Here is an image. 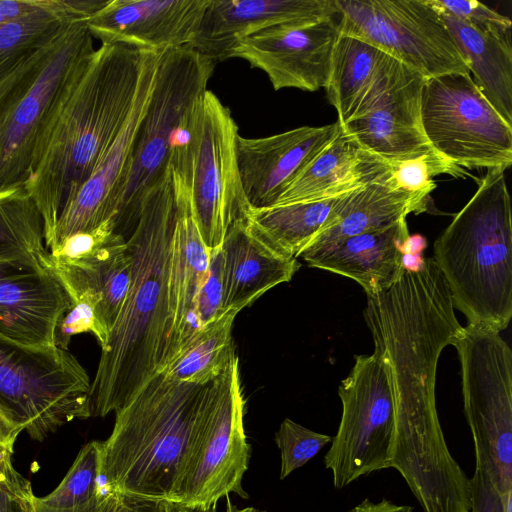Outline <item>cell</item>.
Wrapping results in <instances>:
<instances>
[{
    "label": "cell",
    "mask_w": 512,
    "mask_h": 512,
    "mask_svg": "<svg viewBox=\"0 0 512 512\" xmlns=\"http://www.w3.org/2000/svg\"><path fill=\"white\" fill-rule=\"evenodd\" d=\"M71 306L50 268L0 267V336L32 348L56 347V328Z\"/></svg>",
    "instance_id": "ffe728a7"
},
{
    "label": "cell",
    "mask_w": 512,
    "mask_h": 512,
    "mask_svg": "<svg viewBox=\"0 0 512 512\" xmlns=\"http://www.w3.org/2000/svg\"><path fill=\"white\" fill-rule=\"evenodd\" d=\"M122 496L101 486L95 497L75 512H116Z\"/></svg>",
    "instance_id": "ee69618b"
},
{
    "label": "cell",
    "mask_w": 512,
    "mask_h": 512,
    "mask_svg": "<svg viewBox=\"0 0 512 512\" xmlns=\"http://www.w3.org/2000/svg\"><path fill=\"white\" fill-rule=\"evenodd\" d=\"M95 50L86 18L72 19L0 80V189L23 186L47 127Z\"/></svg>",
    "instance_id": "8992f818"
},
{
    "label": "cell",
    "mask_w": 512,
    "mask_h": 512,
    "mask_svg": "<svg viewBox=\"0 0 512 512\" xmlns=\"http://www.w3.org/2000/svg\"><path fill=\"white\" fill-rule=\"evenodd\" d=\"M342 415L324 457L333 485L341 489L358 478L391 468L395 448L392 392L380 358L356 355L338 388Z\"/></svg>",
    "instance_id": "5bb4252c"
},
{
    "label": "cell",
    "mask_w": 512,
    "mask_h": 512,
    "mask_svg": "<svg viewBox=\"0 0 512 512\" xmlns=\"http://www.w3.org/2000/svg\"><path fill=\"white\" fill-rule=\"evenodd\" d=\"M340 32L337 17L273 26L240 40L227 59L240 58L268 77L275 91L325 88Z\"/></svg>",
    "instance_id": "2e32d148"
},
{
    "label": "cell",
    "mask_w": 512,
    "mask_h": 512,
    "mask_svg": "<svg viewBox=\"0 0 512 512\" xmlns=\"http://www.w3.org/2000/svg\"><path fill=\"white\" fill-rule=\"evenodd\" d=\"M420 120L432 149L459 167L506 170L512 164V125L470 73L425 78Z\"/></svg>",
    "instance_id": "7c38bea8"
},
{
    "label": "cell",
    "mask_w": 512,
    "mask_h": 512,
    "mask_svg": "<svg viewBox=\"0 0 512 512\" xmlns=\"http://www.w3.org/2000/svg\"><path fill=\"white\" fill-rule=\"evenodd\" d=\"M118 234L116 219L111 218L95 229L77 232L66 237L48 252L51 256L61 260L86 259L108 245Z\"/></svg>",
    "instance_id": "ab89813d"
},
{
    "label": "cell",
    "mask_w": 512,
    "mask_h": 512,
    "mask_svg": "<svg viewBox=\"0 0 512 512\" xmlns=\"http://www.w3.org/2000/svg\"><path fill=\"white\" fill-rule=\"evenodd\" d=\"M348 512H413V508L408 505L396 504L385 498L378 502L366 498Z\"/></svg>",
    "instance_id": "f6af8a7d"
},
{
    "label": "cell",
    "mask_w": 512,
    "mask_h": 512,
    "mask_svg": "<svg viewBox=\"0 0 512 512\" xmlns=\"http://www.w3.org/2000/svg\"><path fill=\"white\" fill-rule=\"evenodd\" d=\"M424 81L402 64L395 81L367 111L340 125L342 133L388 163L433 152L420 120Z\"/></svg>",
    "instance_id": "d6986e66"
},
{
    "label": "cell",
    "mask_w": 512,
    "mask_h": 512,
    "mask_svg": "<svg viewBox=\"0 0 512 512\" xmlns=\"http://www.w3.org/2000/svg\"><path fill=\"white\" fill-rule=\"evenodd\" d=\"M220 248L224 312L238 313L271 288L289 282L300 267L297 258L277 252L253 233L245 218L229 227Z\"/></svg>",
    "instance_id": "cb8c5ba5"
},
{
    "label": "cell",
    "mask_w": 512,
    "mask_h": 512,
    "mask_svg": "<svg viewBox=\"0 0 512 512\" xmlns=\"http://www.w3.org/2000/svg\"><path fill=\"white\" fill-rule=\"evenodd\" d=\"M340 34L363 40L425 78L469 73L430 0H335Z\"/></svg>",
    "instance_id": "4fadbf2b"
},
{
    "label": "cell",
    "mask_w": 512,
    "mask_h": 512,
    "mask_svg": "<svg viewBox=\"0 0 512 512\" xmlns=\"http://www.w3.org/2000/svg\"><path fill=\"white\" fill-rule=\"evenodd\" d=\"M210 382H178L160 372L144 384L115 412L101 441L100 484L124 497L171 502Z\"/></svg>",
    "instance_id": "277c9868"
},
{
    "label": "cell",
    "mask_w": 512,
    "mask_h": 512,
    "mask_svg": "<svg viewBox=\"0 0 512 512\" xmlns=\"http://www.w3.org/2000/svg\"><path fill=\"white\" fill-rule=\"evenodd\" d=\"M49 268L70 299L85 293L98 299L97 317L110 336L131 281L132 258L126 237L118 234L96 254L82 260H61L49 254Z\"/></svg>",
    "instance_id": "4316f807"
},
{
    "label": "cell",
    "mask_w": 512,
    "mask_h": 512,
    "mask_svg": "<svg viewBox=\"0 0 512 512\" xmlns=\"http://www.w3.org/2000/svg\"><path fill=\"white\" fill-rule=\"evenodd\" d=\"M155 503L122 496L116 512H153Z\"/></svg>",
    "instance_id": "bcb514c9"
},
{
    "label": "cell",
    "mask_w": 512,
    "mask_h": 512,
    "mask_svg": "<svg viewBox=\"0 0 512 512\" xmlns=\"http://www.w3.org/2000/svg\"><path fill=\"white\" fill-rule=\"evenodd\" d=\"M390 164L389 180L393 186L426 199L435 188V176L448 174L457 178L469 175L464 168L453 164L435 151Z\"/></svg>",
    "instance_id": "e575fe53"
},
{
    "label": "cell",
    "mask_w": 512,
    "mask_h": 512,
    "mask_svg": "<svg viewBox=\"0 0 512 512\" xmlns=\"http://www.w3.org/2000/svg\"><path fill=\"white\" fill-rule=\"evenodd\" d=\"M337 16L335 0H210L190 47L217 61L264 29Z\"/></svg>",
    "instance_id": "44dd1931"
},
{
    "label": "cell",
    "mask_w": 512,
    "mask_h": 512,
    "mask_svg": "<svg viewBox=\"0 0 512 512\" xmlns=\"http://www.w3.org/2000/svg\"><path fill=\"white\" fill-rule=\"evenodd\" d=\"M338 121L324 126H301L282 133L237 140L240 179L250 208L276 204L280 195L312 160L339 135Z\"/></svg>",
    "instance_id": "ac0fdd59"
},
{
    "label": "cell",
    "mask_w": 512,
    "mask_h": 512,
    "mask_svg": "<svg viewBox=\"0 0 512 512\" xmlns=\"http://www.w3.org/2000/svg\"><path fill=\"white\" fill-rule=\"evenodd\" d=\"M23 431V427L0 405V489L21 500L33 493L30 482L12 464L14 445Z\"/></svg>",
    "instance_id": "f35d334b"
},
{
    "label": "cell",
    "mask_w": 512,
    "mask_h": 512,
    "mask_svg": "<svg viewBox=\"0 0 512 512\" xmlns=\"http://www.w3.org/2000/svg\"><path fill=\"white\" fill-rule=\"evenodd\" d=\"M331 440L329 435L312 431L285 418L275 433V443L281 455L280 479L304 466Z\"/></svg>",
    "instance_id": "d590c367"
},
{
    "label": "cell",
    "mask_w": 512,
    "mask_h": 512,
    "mask_svg": "<svg viewBox=\"0 0 512 512\" xmlns=\"http://www.w3.org/2000/svg\"><path fill=\"white\" fill-rule=\"evenodd\" d=\"M72 306L58 323L55 333V345L68 350L73 336L81 333H91L97 339L101 351L107 348L108 332L102 327L97 317L98 300L91 294L85 293L71 299Z\"/></svg>",
    "instance_id": "8d00e7d4"
},
{
    "label": "cell",
    "mask_w": 512,
    "mask_h": 512,
    "mask_svg": "<svg viewBox=\"0 0 512 512\" xmlns=\"http://www.w3.org/2000/svg\"><path fill=\"white\" fill-rule=\"evenodd\" d=\"M30 502H23L8 491L0 489V512H26Z\"/></svg>",
    "instance_id": "7dc6e473"
},
{
    "label": "cell",
    "mask_w": 512,
    "mask_h": 512,
    "mask_svg": "<svg viewBox=\"0 0 512 512\" xmlns=\"http://www.w3.org/2000/svg\"><path fill=\"white\" fill-rule=\"evenodd\" d=\"M238 137L230 109L207 89L192 111L188 140L170 156L169 166L185 187L191 216L209 249L220 247L229 227L250 208L239 174Z\"/></svg>",
    "instance_id": "52a82bcc"
},
{
    "label": "cell",
    "mask_w": 512,
    "mask_h": 512,
    "mask_svg": "<svg viewBox=\"0 0 512 512\" xmlns=\"http://www.w3.org/2000/svg\"><path fill=\"white\" fill-rule=\"evenodd\" d=\"M215 63L189 46L162 53L116 217L117 233L133 228L142 198L168 172L176 138L207 90Z\"/></svg>",
    "instance_id": "ba28073f"
},
{
    "label": "cell",
    "mask_w": 512,
    "mask_h": 512,
    "mask_svg": "<svg viewBox=\"0 0 512 512\" xmlns=\"http://www.w3.org/2000/svg\"><path fill=\"white\" fill-rule=\"evenodd\" d=\"M108 0H0V25L37 12H60L72 18H88Z\"/></svg>",
    "instance_id": "74e56055"
},
{
    "label": "cell",
    "mask_w": 512,
    "mask_h": 512,
    "mask_svg": "<svg viewBox=\"0 0 512 512\" xmlns=\"http://www.w3.org/2000/svg\"><path fill=\"white\" fill-rule=\"evenodd\" d=\"M390 170V163L363 150L340 131L333 142L295 176L275 205L339 197L386 177Z\"/></svg>",
    "instance_id": "484cf974"
},
{
    "label": "cell",
    "mask_w": 512,
    "mask_h": 512,
    "mask_svg": "<svg viewBox=\"0 0 512 512\" xmlns=\"http://www.w3.org/2000/svg\"><path fill=\"white\" fill-rule=\"evenodd\" d=\"M447 284L433 257L405 267L388 289L367 296L364 318L392 392V468L424 512H450L470 496V478L452 457L436 409L442 350L461 330Z\"/></svg>",
    "instance_id": "6da1fadb"
},
{
    "label": "cell",
    "mask_w": 512,
    "mask_h": 512,
    "mask_svg": "<svg viewBox=\"0 0 512 512\" xmlns=\"http://www.w3.org/2000/svg\"><path fill=\"white\" fill-rule=\"evenodd\" d=\"M101 441L85 444L59 485L48 495L33 496L26 512H75L100 490Z\"/></svg>",
    "instance_id": "d6a6232c"
},
{
    "label": "cell",
    "mask_w": 512,
    "mask_h": 512,
    "mask_svg": "<svg viewBox=\"0 0 512 512\" xmlns=\"http://www.w3.org/2000/svg\"><path fill=\"white\" fill-rule=\"evenodd\" d=\"M238 357L210 382L206 403L171 503L208 510L231 493L248 499L242 480L252 448L244 428Z\"/></svg>",
    "instance_id": "30bf717a"
},
{
    "label": "cell",
    "mask_w": 512,
    "mask_h": 512,
    "mask_svg": "<svg viewBox=\"0 0 512 512\" xmlns=\"http://www.w3.org/2000/svg\"><path fill=\"white\" fill-rule=\"evenodd\" d=\"M163 52L151 50L147 52L130 114L114 140L99 158L87 180L65 202L47 248L48 251L72 234L95 229L111 218L116 219L135 141L153 92Z\"/></svg>",
    "instance_id": "9a60e30c"
},
{
    "label": "cell",
    "mask_w": 512,
    "mask_h": 512,
    "mask_svg": "<svg viewBox=\"0 0 512 512\" xmlns=\"http://www.w3.org/2000/svg\"><path fill=\"white\" fill-rule=\"evenodd\" d=\"M408 241L404 218L300 257L310 267L353 279L371 296L388 289L399 278L405 268Z\"/></svg>",
    "instance_id": "603a6c76"
},
{
    "label": "cell",
    "mask_w": 512,
    "mask_h": 512,
    "mask_svg": "<svg viewBox=\"0 0 512 512\" xmlns=\"http://www.w3.org/2000/svg\"><path fill=\"white\" fill-rule=\"evenodd\" d=\"M72 18L60 12H37L0 25V80L48 43Z\"/></svg>",
    "instance_id": "836d02e7"
},
{
    "label": "cell",
    "mask_w": 512,
    "mask_h": 512,
    "mask_svg": "<svg viewBox=\"0 0 512 512\" xmlns=\"http://www.w3.org/2000/svg\"><path fill=\"white\" fill-rule=\"evenodd\" d=\"M171 177L177 213L169 266L171 331L167 363L202 329L196 308L199 294L209 275L210 264V249L203 242L193 221L185 187L172 170Z\"/></svg>",
    "instance_id": "7402d4cb"
},
{
    "label": "cell",
    "mask_w": 512,
    "mask_h": 512,
    "mask_svg": "<svg viewBox=\"0 0 512 512\" xmlns=\"http://www.w3.org/2000/svg\"><path fill=\"white\" fill-rule=\"evenodd\" d=\"M210 0H108L86 19L101 44L166 51L191 46Z\"/></svg>",
    "instance_id": "e0dca14e"
},
{
    "label": "cell",
    "mask_w": 512,
    "mask_h": 512,
    "mask_svg": "<svg viewBox=\"0 0 512 512\" xmlns=\"http://www.w3.org/2000/svg\"><path fill=\"white\" fill-rule=\"evenodd\" d=\"M349 195L314 202L249 208L245 221L251 231L271 248L285 256L297 258L318 233L335 222Z\"/></svg>",
    "instance_id": "f546056e"
},
{
    "label": "cell",
    "mask_w": 512,
    "mask_h": 512,
    "mask_svg": "<svg viewBox=\"0 0 512 512\" xmlns=\"http://www.w3.org/2000/svg\"><path fill=\"white\" fill-rule=\"evenodd\" d=\"M91 381L68 350L19 345L0 336V405L34 441L92 416Z\"/></svg>",
    "instance_id": "8fae6325"
},
{
    "label": "cell",
    "mask_w": 512,
    "mask_h": 512,
    "mask_svg": "<svg viewBox=\"0 0 512 512\" xmlns=\"http://www.w3.org/2000/svg\"><path fill=\"white\" fill-rule=\"evenodd\" d=\"M49 268L42 217L23 186L0 189V267Z\"/></svg>",
    "instance_id": "4dcf8cb0"
},
{
    "label": "cell",
    "mask_w": 512,
    "mask_h": 512,
    "mask_svg": "<svg viewBox=\"0 0 512 512\" xmlns=\"http://www.w3.org/2000/svg\"><path fill=\"white\" fill-rule=\"evenodd\" d=\"M148 51L101 44L47 127L23 184L42 217L46 248L65 202L129 116Z\"/></svg>",
    "instance_id": "3957f363"
},
{
    "label": "cell",
    "mask_w": 512,
    "mask_h": 512,
    "mask_svg": "<svg viewBox=\"0 0 512 512\" xmlns=\"http://www.w3.org/2000/svg\"><path fill=\"white\" fill-rule=\"evenodd\" d=\"M236 311H227L204 326L165 366L163 373L178 382L206 384L237 358L232 340Z\"/></svg>",
    "instance_id": "1f68e13d"
},
{
    "label": "cell",
    "mask_w": 512,
    "mask_h": 512,
    "mask_svg": "<svg viewBox=\"0 0 512 512\" xmlns=\"http://www.w3.org/2000/svg\"><path fill=\"white\" fill-rule=\"evenodd\" d=\"M452 345L460 361L476 470L499 493L512 494V351L500 332L474 325L462 326Z\"/></svg>",
    "instance_id": "9c48e42d"
},
{
    "label": "cell",
    "mask_w": 512,
    "mask_h": 512,
    "mask_svg": "<svg viewBox=\"0 0 512 512\" xmlns=\"http://www.w3.org/2000/svg\"><path fill=\"white\" fill-rule=\"evenodd\" d=\"M389 174L350 193L335 222L318 233L298 257L325 249L343 239L383 228L410 213L425 211L427 199L396 188L390 182Z\"/></svg>",
    "instance_id": "f1b7e54d"
},
{
    "label": "cell",
    "mask_w": 512,
    "mask_h": 512,
    "mask_svg": "<svg viewBox=\"0 0 512 512\" xmlns=\"http://www.w3.org/2000/svg\"><path fill=\"white\" fill-rule=\"evenodd\" d=\"M433 259L468 325L504 330L512 317L511 201L505 169H490L434 242Z\"/></svg>",
    "instance_id": "5b68a950"
},
{
    "label": "cell",
    "mask_w": 512,
    "mask_h": 512,
    "mask_svg": "<svg viewBox=\"0 0 512 512\" xmlns=\"http://www.w3.org/2000/svg\"><path fill=\"white\" fill-rule=\"evenodd\" d=\"M176 213L169 167L142 198L126 238L132 258L131 281L91 382L92 416L115 413L166 366L171 331L169 266Z\"/></svg>",
    "instance_id": "7a4b0ae2"
},
{
    "label": "cell",
    "mask_w": 512,
    "mask_h": 512,
    "mask_svg": "<svg viewBox=\"0 0 512 512\" xmlns=\"http://www.w3.org/2000/svg\"><path fill=\"white\" fill-rule=\"evenodd\" d=\"M402 63L377 47L339 34L325 91L340 125L367 111L397 78Z\"/></svg>",
    "instance_id": "d4e9b609"
},
{
    "label": "cell",
    "mask_w": 512,
    "mask_h": 512,
    "mask_svg": "<svg viewBox=\"0 0 512 512\" xmlns=\"http://www.w3.org/2000/svg\"><path fill=\"white\" fill-rule=\"evenodd\" d=\"M447 12L480 29L511 31V20L498 11L475 0H434Z\"/></svg>",
    "instance_id": "b9f144b4"
},
{
    "label": "cell",
    "mask_w": 512,
    "mask_h": 512,
    "mask_svg": "<svg viewBox=\"0 0 512 512\" xmlns=\"http://www.w3.org/2000/svg\"><path fill=\"white\" fill-rule=\"evenodd\" d=\"M448 28L473 81L483 95L512 125L511 31L480 29L447 12L430 0Z\"/></svg>",
    "instance_id": "83f0119b"
},
{
    "label": "cell",
    "mask_w": 512,
    "mask_h": 512,
    "mask_svg": "<svg viewBox=\"0 0 512 512\" xmlns=\"http://www.w3.org/2000/svg\"><path fill=\"white\" fill-rule=\"evenodd\" d=\"M470 512H512V494L502 495L485 473L475 470L470 479Z\"/></svg>",
    "instance_id": "7bdbcfd3"
},
{
    "label": "cell",
    "mask_w": 512,
    "mask_h": 512,
    "mask_svg": "<svg viewBox=\"0 0 512 512\" xmlns=\"http://www.w3.org/2000/svg\"><path fill=\"white\" fill-rule=\"evenodd\" d=\"M223 255L221 248L210 249L208 278L199 294L196 314L201 328L224 314Z\"/></svg>",
    "instance_id": "60d3db41"
}]
</instances>
